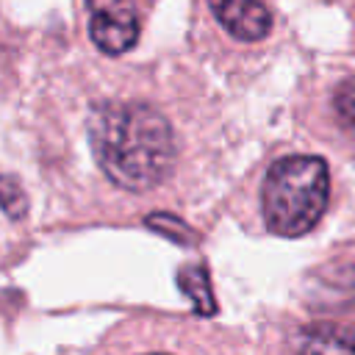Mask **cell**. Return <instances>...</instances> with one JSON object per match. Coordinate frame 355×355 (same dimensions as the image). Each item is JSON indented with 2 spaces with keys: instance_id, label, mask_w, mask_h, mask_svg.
Masks as SVG:
<instances>
[{
  "instance_id": "obj_6",
  "label": "cell",
  "mask_w": 355,
  "mask_h": 355,
  "mask_svg": "<svg viewBox=\"0 0 355 355\" xmlns=\"http://www.w3.org/2000/svg\"><path fill=\"white\" fill-rule=\"evenodd\" d=\"M333 108L338 114V119L355 133V78L341 80L333 92Z\"/></svg>"
},
{
  "instance_id": "obj_7",
  "label": "cell",
  "mask_w": 355,
  "mask_h": 355,
  "mask_svg": "<svg viewBox=\"0 0 355 355\" xmlns=\"http://www.w3.org/2000/svg\"><path fill=\"white\" fill-rule=\"evenodd\" d=\"M153 355H164V352H153Z\"/></svg>"
},
{
  "instance_id": "obj_1",
  "label": "cell",
  "mask_w": 355,
  "mask_h": 355,
  "mask_svg": "<svg viewBox=\"0 0 355 355\" xmlns=\"http://www.w3.org/2000/svg\"><path fill=\"white\" fill-rule=\"evenodd\" d=\"M89 144L105 178L128 191L161 186L175 164V136L164 114L136 100H108L89 116Z\"/></svg>"
},
{
  "instance_id": "obj_2",
  "label": "cell",
  "mask_w": 355,
  "mask_h": 355,
  "mask_svg": "<svg viewBox=\"0 0 355 355\" xmlns=\"http://www.w3.org/2000/svg\"><path fill=\"white\" fill-rule=\"evenodd\" d=\"M330 200V172L319 155H286L263 178L261 211L277 236H302L324 214Z\"/></svg>"
},
{
  "instance_id": "obj_4",
  "label": "cell",
  "mask_w": 355,
  "mask_h": 355,
  "mask_svg": "<svg viewBox=\"0 0 355 355\" xmlns=\"http://www.w3.org/2000/svg\"><path fill=\"white\" fill-rule=\"evenodd\" d=\"M216 22L241 42H258L272 28V14L261 0H208Z\"/></svg>"
},
{
  "instance_id": "obj_5",
  "label": "cell",
  "mask_w": 355,
  "mask_h": 355,
  "mask_svg": "<svg viewBox=\"0 0 355 355\" xmlns=\"http://www.w3.org/2000/svg\"><path fill=\"white\" fill-rule=\"evenodd\" d=\"M297 355H355V327L316 324L302 336Z\"/></svg>"
},
{
  "instance_id": "obj_3",
  "label": "cell",
  "mask_w": 355,
  "mask_h": 355,
  "mask_svg": "<svg viewBox=\"0 0 355 355\" xmlns=\"http://www.w3.org/2000/svg\"><path fill=\"white\" fill-rule=\"evenodd\" d=\"M89 36L105 55L128 53L139 39V19L133 0H86Z\"/></svg>"
}]
</instances>
